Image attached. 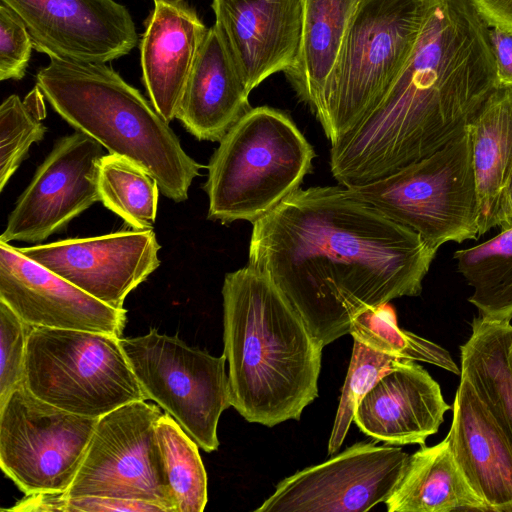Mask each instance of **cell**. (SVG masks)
Instances as JSON below:
<instances>
[{"mask_svg":"<svg viewBox=\"0 0 512 512\" xmlns=\"http://www.w3.org/2000/svg\"><path fill=\"white\" fill-rule=\"evenodd\" d=\"M252 225L248 265L323 347L360 311L420 295L437 252L341 185L298 188Z\"/></svg>","mask_w":512,"mask_h":512,"instance_id":"1","label":"cell"},{"mask_svg":"<svg viewBox=\"0 0 512 512\" xmlns=\"http://www.w3.org/2000/svg\"><path fill=\"white\" fill-rule=\"evenodd\" d=\"M489 26L470 0H433L415 48L378 105L331 145L341 186L385 178L461 134L497 88Z\"/></svg>","mask_w":512,"mask_h":512,"instance_id":"2","label":"cell"},{"mask_svg":"<svg viewBox=\"0 0 512 512\" xmlns=\"http://www.w3.org/2000/svg\"><path fill=\"white\" fill-rule=\"evenodd\" d=\"M231 406L248 422L299 420L318 397L323 346L277 287L247 265L222 286Z\"/></svg>","mask_w":512,"mask_h":512,"instance_id":"3","label":"cell"},{"mask_svg":"<svg viewBox=\"0 0 512 512\" xmlns=\"http://www.w3.org/2000/svg\"><path fill=\"white\" fill-rule=\"evenodd\" d=\"M36 86L70 126L142 167L165 197L188 198L203 165L185 152L151 101L113 68L50 57L36 75Z\"/></svg>","mask_w":512,"mask_h":512,"instance_id":"4","label":"cell"},{"mask_svg":"<svg viewBox=\"0 0 512 512\" xmlns=\"http://www.w3.org/2000/svg\"><path fill=\"white\" fill-rule=\"evenodd\" d=\"M315 152L284 112L250 108L219 141L203 188L208 218L255 222L296 191Z\"/></svg>","mask_w":512,"mask_h":512,"instance_id":"5","label":"cell"},{"mask_svg":"<svg viewBox=\"0 0 512 512\" xmlns=\"http://www.w3.org/2000/svg\"><path fill=\"white\" fill-rule=\"evenodd\" d=\"M433 0H361L317 117L331 145L381 101L411 56Z\"/></svg>","mask_w":512,"mask_h":512,"instance_id":"6","label":"cell"},{"mask_svg":"<svg viewBox=\"0 0 512 512\" xmlns=\"http://www.w3.org/2000/svg\"><path fill=\"white\" fill-rule=\"evenodd\" d=\"M348 190L417 233L436 251L450 241L480 237L469 127L431 155Z\"/></svg>","mask_w":512,"mask_h":512,"instance_id":"7","label":"cell"},{"mask_svg":"<svg viewBox=\"0 0 512 512\" xmlns=\"http://www.w3.org/2000/svg\"><path fill=\"white\" fill-rule=\"evenodd\" d=\"M24 384L39 399L92 418L146 400L120 337L91 331L33 327Z\"/></svg>","mask_w":512,"mask_h":512,"instance_id":"8","label":"cell"},{"mask_svg":"<svg viewBox=\"0 0 512 512\" xmlns=\"http://www.w3.org/2000/svg\"><path fill=\"white\" fill-rule=\"evenodd\" d=\"M120 344L144 393L205 452L218 449L217 427L231 406L226 357L188 346L156 328Z\"/></svg>","mask_w":512,"mask_h":512,"instance_id":"9","label":"cell"},{"mask_svg":"<svg viewBox=\"0 0 512 512\" xmlns=\"http://www.w3.org/2000/svg\"><path fill=\"white\" fill-rule=\"evenodd\" d=\"M99 418L51 405L24 381L0 407V466L25 495L66 492Z\"/></svg>","mask_w":512,"mask_h":512,"instance_id":"10","label":"cell"},{"mask_svg":"<svg viewBox=\"0 0 512 512\" xmlns=\"http://www.w3.org/2000/svg\"><path fill=\"white\" fill-rule=\"evenodd\" d=\"M162 414L140 400L99 417L66 496L141 500L176 512L155 431Z\"/></svg>","mask_w":512,"mask_h":512,"instance_id":"11","label":"cell"},{"mask_svg":"<svg viewBox=\"0 0 512 512\" xmlns=\"http://www.w3.org/2000/svg\"><path fill=\"white\" fill-rule=\"evenodd\" d=\"M409 456L395 445L358 442L283 479L255 512H365L385 501Z\"/></svg>","mask_w":512,"mask_h":512,"instance_id":"12","label":"cell"},{"mask_svg":"<svg viewBox=\"0 0 512 512\" xmlns=\"http://www.w3.org/2000/svg\"><path fill=\"white\" fill-rule=\"evenodd\" d=\"M102 148L77 130L58 139L19 196L0 240L41 242L100 201Z\"/></svg>","mask_w":512,"mask_h":512,"instance_id":"13","label":"cell"},{"mask_svg":"<svg viewBox=\"0 0 512 512\" xmlns=\"http://www.w3.org/2000/svg\"><path fill=\"white\" fill-rule=\"evenodd\" d=\"M152 229L124 230L18 248L27 258L115 309L160 265Z\"/></svg>","mask_w":512,"mask_h":512,"instance_id":"14","label":"cell"},{"mask_svg":"<svg viewBox=\"0 0 512 512\" xmlns=\"http://www.w3.org/2000/svg\"><path fill=\"white\" fill-rule=\"evenodd\" d=\"M25 24L34 49L50 57L107 63L138 41L128 9L114 0H0Z\"/></svg>","mask_w":512,"mask_h":512,"instance_id":"15","label":"cell"},{"mask_svg":"<svg viewBox=\"0 0 512 512\" xmlns=\"http://www.w3.org/2000/svg\"><path fill=\"white\" fill-rule=\"evenodd\" d=\"M0 300L33 327L120 337L126 310L101 302L0 240Z\"/></svg>","mask_w":512,"mask_h":512,"instance_id":"16","label":"cell"},{"mask_svg":"<svg viewBox=\"0 0 512 512\" xmlns=\"http://www.w3.org/2000/svg\"><path fill=\"white\" fill-rule=\"evenodd\" d=\"M215 24L247 90L287 72L302 35L303 0H213Z\"/></svg>","mask_w":512,"mask_h":512,"instance_id":"17","label":"cell"},{"mask_svg":"<svg viewBox=\"0 0 512 512\" xmlns=\"http://www.w3.org/2000/svg\"><path fill=\"white\" fill-rule=\"evenodd\" d=\"M449 409L430 374L415 361L403 359L362 398L353 422L376 441L423 446Z\"/></svg>","mask_w":512,"mask_h":512,"instance_id":"18","label":"cell"},{"mask_svg":"<svg viewBox=\"0 0 512 512\" xmlns=\"http://www.w3.org/2000/svg\"><path fill=\"white\" fill-rule=\"evenodd\" d=\"M446 438L456 463L488 511L512 512V447L470 381L462 376Z\"/></svg>","mask_w":512,"mask_h":512,"instance_id":"19","label":"cell"},{"mask_svg":"<svg viewBox=\"0 0 512 512\" xmlns=\"http://www.w3.org/2000/svg\"><path fill=\"white\" fill-rule=\"evenodd\" d=\"M207 31L185 2H154L140 44L142 77L151 103L169 123Z\"/></svg>","mask_w":512,"mask_h":512,"instance_id":"20","label":"cell"},{"mask_svg":"<svg viewBox=\"0 0 512 512\" xmlns=\"http://www.w3.org/2000/svg\"><path fill=\"white\" fill-rule=\"evenodd\" d=\"M249 93L213 25L195 59L176 118L197 139L220 141L251 108Z\"/></svg>","mask_w":512,"mask_h":512,"instance_id":"21","label":"cell"},{"mask_svg":"<svg viewBox=\"0 0 512 512\" xmlns=\"http://www.w3.org/2000/svg\"><path fill=\"white\" fill-rule=\"evenodd\" d=\"M479 205V236L512 228V86L498 85L468 126Z\"/></svg>","mask_w":512,"mask_h":512,"instance_id":"22","label":"cell"},{"mask_svg":"<svg viewBox=\"0 0 512 512\" xmlns=\"http://www.w3.org/2000/svg\"><path fill=\"white\" fill-rule=\"evenodd\" d=\"M384 504L388 512L488 511L456 463L446 437L409 456L399 483Z\"/></svg>","mask_w":512,"mask_h":512,"instance_id":"23","label":"cell"},{"mask_svg":"<svg viewBox=\"0 0 512 512\" xmlns=\"http://www.w3.org/2000/svg\"><path fill=\"white\" fill-rule=\"evenodd\" d=\"M361 0H303L298 56L285 72L301 101L316 118L349 23Z\"/></svg>","mask_w":512,"mask_h":512,"instance_id":"24","label":"cell"},{"mask_svg":"<svg viewBox=\"0 0 512 512\" xmlns=\"http://www.w3.org/2000/svg\"><path fill=\"white\" fill-rule=\"evenodd\" d=\"M460 346V376L470 381L512 447V325L483 316Z\"/></svg>","mask_w":512,"mask_h":512,"instance_id":"25","label":"cell"},{"mask_svg":"<svg viewBox=\"0 0 512 512\" xmlns=\"http://www.w3.org/2000/svg\"><path fill=\"white\" fill-rule=\"evenodd\" d=\"M457 270L472 288L468 301L479 315L512 319V228L472 247L455 251Z\"/></svg>","mask_w":512,"mask_h":512,"instance_id":"26","label":"cell"},{"mask_svg":"<svg viewBox=\"0 0 512 512\" xmlns=\"http://www.w3.org/2000/svg\"><path fill=\"white\" fill-rule=\"evenodd\" d=\"M100 201L135 230L152 229L159 185L142 167L116 155H103L98 168Z\"/></svg>","mask_w":512,"mask_h":512,"instance_id":"27","label":"cell"},{"mask_svg":"<svg viewBox=\"0 0 512 512\" xmlns=\"http://www.w3.org/2000/svg\"><path fill=\"white\" fill-rule=\"evenodd\" d=\"M155 431L176 512L204 511L207 474L198 444L166 412L157 419Z\"/></svg>","mask_w":512,"mask_h":512,"instance_id":"28","label":"cell"},{"mask_svg":"<svg viewBox=\"0 0 512 512\" xmlns=\"http://www.w3.org/2000/svg\"><path fill=\"white\" fill-rule=\"evenodd\" d=\"M349 334L364 344L401 359L422 361L460 374L449 352L443 347L397 324L394 309L388 303L368 307L356 314Z\"/></svg>","mask_w":512,"mask_h":512,"instance_id":"29","label":"cell"},{"mask_svg":"<svg viewBox=\"0 0 512 512\" xmlns=\"http://www.w3.org/2000/svg\"><path fill=\"white\" fill-rule=\"evenodd\" d=\"M44 100L35 86L23 100L12 94L0 106V191L27 157L30 147L44 138Z\"/></svg>","mask_w":512,"mask_h":512,"instance_id":"30","label":"cell"},{"mask_svg":"<svg viewBox=\"0 0 512 512\" xmlns=\"http://www.w3.org/2000/svg\"><path fill=\"white\" fill-rule=\"evenodd\" d=\"M401 360L353 339L351 360L328 442L329 455L336 453L342 446L362 398Z\"/></svg>","mask_w":512,"mask_h":512,"instance_id":"31","label":"cell"},{"mask_svg":"<svg viewBox=\"0 0 512 512\" xmlns=\"http://www.w3.org/2000/svg\"><path fill=\"white\" fill-rule=\"evenodd\" d=\"M32 328L0 300V407L24 381L27 340Z\"/></svg>","mask_w":512,"mask_h":512,"instance_id":"32","label":"cell"},{"mask_svg":"<svg viewBox=\"0 0 512 512\" xmlns=\"http://www.w3.org/2000/svg\"><path fill=\"white\" fill-rule=\"evenodd\" d=\"M33 49L23 21L0 2V80L22 79Z\"/></svg>","mask_w":512,"mask_h":512,"instance_id":"33","label":"cell"},{"mask_svg":"<svg viewBox=\"0 0 512 512\" xmlns=\"http://www.w3.org/2000/svg\"><path fill=\"white\" fill-rule=\"evenodd\" d=\"M167 512L156 503L114 497H67V512Z\"/></svg>","mask_w":512,"mask_h":512,"instance_id":"34","label":"cell"},{"mask_svg":"<svg viewBox=\"0 0 512 512\" xmlns=\"http://www.w3.org/2000/svg\"><path fill=\"white\" fill-rule=\"evenodd\" d=\"M488 34L498 84L512 86V28L489 26Z\"/></svg>","mask_w":512,"mask_h":512,"instance_id":"35","label":"cell"},{"mask_svg":"<svg viewBox=\"0 0 512 512\" xmlns=\"http://www.w3.org/2000/svg\"><path fill=\"white\" fill-rule=\"evenodd\" d=\"M6 511L29 512H67V496L65 492H37L26 494L13 507Z\"/></svg>","mask_w":512,"mask_h":512,"instance_id":"36","label":"cell"},{"mask_svg":"<svg viewBox=\"0 0 512 512\" xmlns=\"http://www.w3.org/2000/svg\"><path fill=\"white\" fill-rule=\"evenodd\" d=\"M488 26L512 28V0H470Z\"/></svg>","mask_w":512,"mask_h":512,"instance_id":"37","label":"cell"},{"mask_svg":"<svg viewBox=\"0 0 512 512\" xmlns=\"http://www.w3.org/2000/svg\"><path fill=\"white\" fill-rule=\"evenodd\" d=\"M508 197H509V205H510V212H511V218H512V175L509 183V190H508Z\"/></svg>","mask_w":512,"mask_h":512,"instance_id":"38","label":"cell"},{"mask_svg":"<svg viewBox=\"0 0 512 512\" xmlns=\"http://www.w3.org/2000/svg\"><path fill=\"white\" fill-rule=\"evenodd\" d=\"M154 2H165V3H182L185 0H153Z\"/></svg>","mask_w":512,"mask_h":512,"instance_id":"39","label":"cell"}]
</instances>
